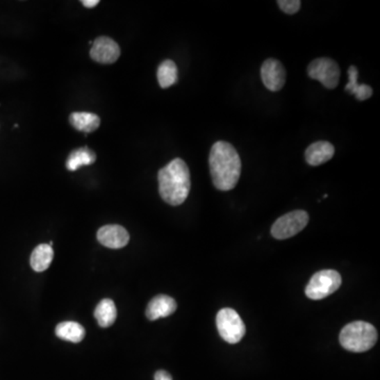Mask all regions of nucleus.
<instances>
[{"instance_id": "f257e3e1", "label": "nucleus", "mask_w": 380, "mask_h": 380, "mask_svg": "<svg viewBox=\"0 0 380 380\" xmlns=\"http://www.w3.org/2000/svg\"><path fill=\"white\" fill-rule=\"evenodd\" d=\"M209 168L215 188L229 192L235 188L241 176V158L231 144L219 141L209 154Z\"/></svg>"}, {"instance_id": "f03ea898", "label": "nucleus", "mask_w": 380, "mask_h": 380, "mask_svg": "<svg viewBox=\"0 0 380 380\" xmlns=\"http://www.w3.org/2000/svg\"><path fill=\"white\" fill-rule=\"evenodd\" d=\"M158 190L163 200L172 206L183 204L190 192V172L182 158L174 160L158 172Z\"/></svg>"}, {"instance_id": "7ed1b4c3", "label": "nucleus", "mask_w": 380, "mask_h": 380, "mask_svg": "<svg viewBox=\"0 0 380 380\" xmlns=\"http://www.w3.org/2000/svg\"><path fill=\"white\" fill-rule=\"evenodd\" d=\"M377 331L365 321L349 323L341 330L339 341L342 347L353 353L369 351L377 341Z\"/></svg>"}, {"instance_id": "20e7f679", "label": "nucleus", "mask_w": 380, "mask_h": 380, "mask_svg": "<svg viewBox=\"0 0 380 380\" xmlns=\"http://www.w3.org/2000/svg\"><path fill=\"white\" fill-rule=\"evenodd\" d=\"M341 276L334 270H320L313 276L306 288V295L312 300L324 299L340 288Z\"/></svg>"}, {"instance_id": "39448f33", "label": "nucleus", "mask_w": 380, "mask_h": 380, "mask_svg": "<svg viewBox=\"0 0 380 380\" xmlns=\"http://www.w3.org/2000/svg\"><path fill=\"white\" fill-rule=\"evenodd\" d=\"M219 334L227 343L236 345L243 338L247 329L243 320L233 308H222L217 315Z\"/></svg>"}, {"instance_id": "423d86ee", "label": "nucleus", "mask_w": 380, "mask_h": 380, "mask_svg": "<svg viewBox=\"0 0 380 380\" xmlns=\"http://www.w3.org/2000/svg\"><path fill=\"white\" fill-rule=\"evenodd\" d=\"M310 217L304 210H295L282 215L272 226V236L278 240L288 239L306 229Z\"/></svg>"}, {"instance_id": "0eeeda50", "label": "nucleus", "mask_w": 380, "mask_h": 380, "mask_svg": "<svg viewBox=\"0 0 380 380\" xmlns=\"http://www.w3.org/2000/svg\"><path fill=\"white\" fill-rule=\"evenodd\" d=\"M308 74L311 79L320 81L325 88L335 89L339 84L340 69L331 58H317L308 65Z\"/></svg>"}, {"instance_id": "6e6552de", "label": "nucleus", "mask_w": 380, "mask_h": 380, "mask_svg": "<svg viewBox=\"0 0 380 380\" xmlns=\"http://www.w3.org/2000/svg\"><path fill=\"white\" fill-rule=\"evenodd\" d=\"M261 77L266 89L276 92L286 85V69L279 60L268 58L262 65Z\"/></svg>"}, {"instance_id": "1a4fd4ad", "label": "nucleus", "mask_w": 380, "mask_h": 380, "mask_svg": "<svg viewBox=\"0 0 380 380\" xmlns=\"http://www.w3.org/2000/svg\"><path fill=\"white\" fill-rule=\"evenodd\" d=\"M90 56L93 60L99 64H113L119 60L121 56V49L119 44L111 38L101 36L92 42Z\"/></svg>"}, {"instance_id": "9d476101", "label": "nucleus", "mask_w": 380, "mask_h": 380, "mask_svg": "<svg viewBox=\"0 0 380 380\" xmlns=\"http://www.w3.org/2000/svg\"><path fill=\"white\" fill-rule=\"evenodd\" d=\"M129 239V233L121 225H106L97 231V240L108 249H123Z\"/></svg>"}, {"instance_id": "9b49d317", "label": "nucleus", "mask_w": 380, "mask_h": 380, "mask_svg": "<svg viewBox=\"0 0 380 380\" xmlns=\"http://www.w3.org/2000/svg\"><path fill=\"white\" fill-rule=\"evenodd\" d=\"M176 310V302L167 295H158L154 297L146 308V317L149 320H158L174 314Z\"/></svg>"}, {"instance_id": "f8f14e48", "label": "nucleus", "mask_w": 380, "mask_h": 380, "mask_svg": "<svg viewBox=\"0 0 380 380\" xmlns=\"http://www.w3.org/2000/svg\"><path fill=\"white\" fill-rule=\"evenodd\" d=\"M335 148L330 142L319 141L308 146L306 160L308 165L319 166L329 162L334 156Z\"/></svg>"}, {"instance_id": "ddd939ff", "label": "nucleus", "mask_w": 380, "mask_h": 380, "mask_svg": "<svg viewBox=\"0 0 380 380\" xmlns=\"http://www.w3.org/2000/svg\"><path fill=\"white\" fill-rule=\"evenodd\" d=\"M56 334L58 338L63 339V340L79 343L85 338L86 331L79 323L66 321V322L58 324L56 329Z\"/></svg>"}, {"instance_id": "4468645a", "label": "nucleus", "mask_w": 380, "mask_h": 380, "mask_svg": "<svg viewBox=\"0 0 380 380\" xmlns=\"http://www.w3.org/2000/svg\"><path fill=\"white\" fill-rule=\"evenodd\" d=\"M71 125L79 131L89 133L95 131L101 125V119L94 113H74L69 117Z\"/></svg>"}, {"instance_id": "2eb2a0df", "label": "nucleus", "mask_w": 380, "mask_h": 380, "mask_svg": "<svg viewBox=\"0 0 380 380\" xmlns=\"http://www.w3.org/2000/svg\"><path fill=\"white\" fill-rule=\"evenodd\" d=\"M95 160H97V154L92 150L89 149L88 147L77 148L68 156L66 165L68 170L75 172L81 166L92 165Z\"/></svg>"}, {"instance_id": "dca6fc26", "label": "nucleus", "mask_w": 380, "mask_h": 380, "mask_svg": "<svg viewBox=\"0 0 380 380\" xmlns=\"http://www.w3.org/2000/svg\"><path fill=\"white\" fill-rule=\"evenodd\" d=\"M117 308L110 299H103L94 311V317L101 328H109L117 319Z\"/></svg>"}, {"instance_id": "f3484780", "label": "nucleus", "mask_w": 380, "mask_h": 380, "mask_svg": "<svg viewBox=\"0 0 380 380\" xmlns=\"http://www.w3.org/2000/svg\"><path fill=\"white\" fill-rule=\"evenodd\" d=\"M54 253L52 247L49 244H40L35 247L31 255V266L35 272H44L48 270L50 264L52 263Z\"/></svg>"}, {"instance_id": "a211bd4d", "label": "nucleus", "mask_w": 380, "mask_h": 380, "mask_svg": "<svg viewBox=\"0 0 380 380\" xmlns=\"http://www.w3.org/2000/svg\"><path fill=\"white\" fill-rule=\"evenodd\" d=\"M158 81L163 89H167L178 81V68L172 60H165L158 69Z\"/></svg>"}, {"instance_id": "6ab92c4d", "label": "nucleus", "mask_w": 380, "mask_h": 380, "mask_svg": "<svg viewBox=\"0 0 380 380\" xmlns=\"http://www.w3.org/2000/svg\"><path fill=\"white\" fill-rule=\"evenodd\" d=\"M277 3L284 13L290 14V15L296 14L301 8V1L299 0H279Z\"/></svg>"}, {"instance_id": "aec40b11", "label": "nucleus", "mask_w": 380, "mask_h": 380, "mask_svg": "<svg viewBox=\"0 0 380 380\" xmlns=\"http://www.w3.org/2000/svg\"><path fill=\"white\" fill-rule=\"evenodd\" d=\"M349 83H347V86H345V90L347 92H353L355 88L358 86V70H357L356 67L351 66L349 68Z\"/></svg>"}, {"instance_id": "412c9836", "label": "nucleus", "mask_w": 380, "mask_h": 380, "mask_svg": "<svg viewBox=\"0 0 380 380\" xmlns=\"http://www.w3.org/2000/svg\"><path fill=\"white\" fill-rule=\"evenodd\" d=\"M352 93L356 95L358 101H365V99H370L372 94H373V89L367 86V85H358Z\"/></svg>"}, {"instance_id": "4be33fe9", "label": "nucleus", "mask_w": 380, "mask_h": 380, "mask_svg": "<svg viewBox=\"0 0 380 380\" xmlns=\"http://www.w3.org/2000/svg\"><path fill=\"white\" fill-rule=\"evenodd\" d=\"M154 380H172V377L168 372L160 370L154 375Z\"/></svg>"}, {"instance_id": "5701e85b", "label": "nucleus", "mask_w": 380, "mask_h": 380, "mask_svg": "<svg viewBox=\"0 0 380 380\" xmlns=\"http://www.w3.org/2000/svg\"><path fill=\"white\" fill-rule=\"evenodd\" d=\"M81 3L86 8H94L99 5V0H84V1H81Z\"/></svg>"}]
</instances>
